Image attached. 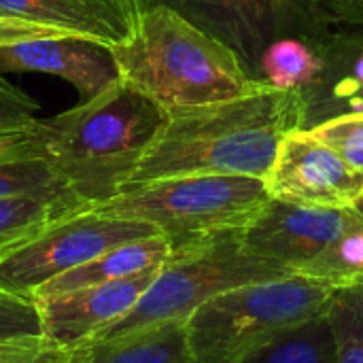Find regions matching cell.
<instances>
[{
    "mask_svg": "<svg viewBox=\"0 0 363 363\" xmlns=\"http://www.w3.org/2000/svg\"><path fill=\"white\" fill-rule=\"evenodd\" d=\"M306 108L302 91L264 87L234 100L164 111V123L125 187L198 174L266 179L281 140L302 128Z\"/></svg>",
    "mask_w": 363,
    "mask_h": 363,
    "instance_id": "1",
    "label": "cell"
},
{
    "mask_svg": "<svg viewBox=\"0 0 363 363\" xmlns=\"http://www.w3.org/2000/svg\"><path fill=\"white\" fill-rule=\"evenodd\" d=\"M119 77L164 111L242 98L268 87L219 38L166 4H151L111 47Z\"/></svg>",
    "mask_w": 363,
    "mask_h": 363,
    "instance_id": "2",
    "label": "cell"
},
{
    "mask_svg": "<svg viewBox=\"0 0 363 363\" xmlns=\"http://www.w3.org/2000/svg\"><path fill=\"white\" fill-rule=\"evenodd\" d=\"M164 123V108L121 77L40 125L45 160L89 206L117 196Z\"/></svg>",
    "mask_w": 363,
    "mask_h": 363,
    "instance_id": "3",
    "label": "cell"
},
{
    "mask_svg": "<svg viewBox=\"0 0 363 363\" xmlns=\"http://www.w3.org/2000/svg\"><path fill=\"white\" fill-rule=\"evenodd\" d=\"M268 202L264 179L198 174L130 185L91 208L147 223L168 238L172 249H179L240 234Z\"/></svg>",
    "mask_w": 363,
    "mask_h": 363,
    "instance_id": "4",
    "label": "cell"
},
{
    "mask_svg": "<svg viewBox=\"0 0 363 363\" xmlns=\"http://www.w3.org/2000/svg\"><path fill=\"white\" fill-rule=\"evenodd\" d=\"M332 287L300 274L230 289L187 319L194 363H242L251 353L325 313Z\"/></svg>",
    "mask_w": 363,
    "mask_h": 363,
    "instance_id": "5",
    "label": "cell"
},
{
    "mask_svg": "<svg viewBox=\"0 0 363 363\" xmlns=\"http://www.w3.org/2000/svg\"><path fill=\"white\" fill-rule=\"evenodd\" d=\"M240 234L172 249L138 304L89 340L117 338L168 321H185L219 294L291 274L287 268L245 251Z\"/></svg>",
    "mask_w": 363,
    "mask_h": 363,
    "instance_id": "6",
    "label": "cell"
},
{
    "mask_svg": "<svg viewBox=\"0 0 363 363\" xmlns=\"http://www.w3.org/2000/svg\"><path fill=\"white\" fill-rule=\"evenodd\" d=\"M160 234L155 228L98 211H77L0 259V287L32 296L45 283L119 245Z\"/></svg>",
    "mask_w": 363,
    "mask_h": 363,
    "instance_id": "7",
    "label": "cell"
},
{
    "mask_svg": "<svg viewBox=\"0 0 363 363\" xmlns=\"http://www.w3.org/2000/svg\"><path fill=\"white\" fill-rule=\"evenodd\" d=\"M264 181L272 200L300 206L353 208L363 194V172L302 128L281 140Z\"/></svg>",
    "mask_w": 363,
    "mask_h": 363,
    "instance_id": "8",
    "label": "cell"
},
{
    "mask_svg": "<svg viewBox=\"0 0 363 363\" xmlns=\"http://www.w3.org/2000/svg\"><path fill=\"white\" fill-rule=\"evenodd\" d=\"M357 219L359 213L355 208L300 206L270 198L255 221L242 230L240 242L251 255L296 274Z\"/></svg>",
    "mask_w": 363,
    "mask_h": 363,
    "instance_id": "9",
    "label": "cell"
},
{
    "mask_svg": "<svg viewBox=\"0 0 363 363\" xmlns=\"http://www.w3.org/2000/svg\"><path fill=\"white\" fill-rule=\"evenodd\" d=\"M160 270L162 266L104 285L55 296H32L38 306L43 338L64 351L94 338L138 304Z\"/></svg>",
    "mask_w": 363,
    "mask_h": 363,
    "instance_id": "10",
    "label": "cell"
},
{
    "mask_svg": "<svg viewBox=\"0 0 363 363\" xmlns=\"http://www.w3.org/2000/svg\"><path fill=\"white\" fill-rule=\"evenodd\" d=\"M145 6L166 4L223 40L262 81L259 62L266 47L281 34L287 13L283 0H143Z\"/></svg>",
    "mask_w": 363,
    "mask_h": 363,
    "instance_id": "11",
    "label": "cell"
},
{
    "mask_svg": "<svg viewBox=\"0 0 363 363\" xmlns=\"http://www.w3.org/2000/svg\"><path fill=\"white\" fill-rule=\"evenodd\" d=\"M0 70L53 74L79 94L85 102L119 79L115 53L108 45L83 38H36L0 47Z\"/></svg>",
    "mask_w": 363,
    "mask_h": 363,
    "instance_id": "12",
    "label": "cell"
},
{
    "mask_svg": "<svg viewBox=\"0 0 363 363\" xmlns=\"http://www.w3.org/2000/svg\"><path fill=\"white\" fill-rule=\"evenodd\" d=\"M143 11V0H0L4 17L60 28L108 47L132 34Z\"/></svg>",
    "mask_w": 363,
    "mask_h": 363,
    "instance_id": "13",
    "label": "cell"
},
{
    "mask_svg": "<svg viewBox=\"0 0 363 363\" xmlns=\"http://www.w3.org/2000/svg\"><path fill=\"white\" fill-rule=\"evenodd\" d=\"M66 363H194L187 319L66 349Z\"/></svg>",
    "mask_w": 363,
    "mask_h": 363,
    "instance_id": "14",
    "label": "cell"
},
{
    "mask_svg": "<svg viewBox=\"0 0 363 363\" xmlns=\"http://www.w3.org/2000/svg\"><path fill=\"white\" fill-rule=\"evenodd\" d=\"M170 253H172V247H170L168 238H164L162 234L132 240V242L119 245L115 249H108L102 255L89 259L87 264L45 283L32 296H55V294L83 289V287H94V285L130 279V277H136L151 268L164 266L168 262Z\"/></svg>",
    "mask_w": 363,
    "mask_h": 363,
    "instance_id": "15",
    "label": "cell"
},
{
    "mask_svg": "<svg viewBox=\"0 0 363 363\" xmlns=\"http://www.w3.org/2000/svg\"><path fill=\"white\" fill-rule=\"evenodd\" d=\"M89 208L72 189H49L0 198V259L55 221Z\"/></svg>",
    "mask_w": 363,
    "mask_h": 363,
    "instance_id": "16",
    "label": "cell"
},
{
    "mask_svg": "<svg viewBox=\"0 0 363 363\" xmlns=\"http://www.w3.org/2000/svg\"><path fill=\"white\" fill-rule=\"evenodd\" d=\"M242 363H334V340L325 313L283 332Z\"/></svg>",
    "mask_w": 363,
    "mask_h": 363,
    "instance_id": "17",
    "label": "cell"
},
{
    "mask_svg": "<svg viewBox=\"0 0 363 363\" xmlns=\"http://www.w3.org/2000/svg\"><path fill=\"white\" fill-rule=\"evenodd\" d=\"M321 70L323 64L313 49L294 38L272 40L259 62L262 81L281 91H300V87L313 83Z\"/></svg>",
    "mask_w": 363,
    "mask_h": 363,
    "instance_id": "18",
    "label": "cell"
},
{
    "mask_svg": "<svg viewBox=\"0 0 363 363\" xmlns=\"http://www.w3.org/2000/svg\"><path fill=\"white\" fill-rule=\"evenodd\" d=\"M296 274L321 281L332 289L363 283V217L342 232L323 253Z\"/></svg>",
    "mask_w": 363,
    "mask_h": 363,
    "instance_id": "19",
    "label": "cell"
},
{
    "mask_svg": "<svg viewBox=\"0 0 363 363\" xmlns=\"http://www.w3.org/2000/svg\"><path fill=\"white\" fill-rule=\"evenodd\" d=\"M325 317L334 340V363H363V283L334 289Z\"/></svg>",
    "mask_w": 363,
    "mask_h": 363,
    "instance_id": "20",
    "label": "cell"
},
{
    "mask_svg": "<svg viewBox=\"0 0 363 363\" xmlns=\"http://www.w3.org/2000/svg\"><path fill=\"white\" fill-rule=\"evenodd\" d=\"M49 189L70 187L60 179V174L51 168L45 155H28L0 162V198Z\"/></svg>",
    "mask_w": 363,
    "mask_h": 363,
    "instance_id": "21",
    "label": "cell"
},
{
    "mask_svg": "<svg viewBox=\"0 0 363 363\" xmlns=\"http://www.w3.org/2000/svg\"><path fill=\"white\" fill-rule=\"evenodd\" d=\"M308 132L336 151L351 168L363 172V111L330 117Z\"/></svg>",
    "mask_w": 363,
    "mask_h": 363,
    "instance_id": "22",
    "label": "cell"
},
{
    "mask_svg": "<svg viewBox=\"0 0 363 363\" xmlns=\"http://www.w3.org/2000/svg\"><path fill=\"white\" fill-rule=\"evenodd\" d=\"M23 340H45L36 300L0 287V342Z\"/></svg>",
    "mask_w": 363,
    "mask_h": 363,
    "instance_id": "23",
    "label": "cell"
},
{
    "mask_svg": "<svg viewBox=\"0 0 363 363\" xmlns=\"http://www.w3.org/2000/svg\"><path fill=\"white\" fill-rule=\"evenodd\" d=\"M38 113L40 104L0 74V136L36 134L43 123Z\"/></svg>",
    "mask_w": 363,
    "mask_h": 363,
    "instance_id": "24",
    "label": "cell"
},
{
    "mask_svg": "<svg viewBox=\"0 0 363 363\" xmlns=\"http://www.w3.org/2000/svg\"><path fill=\"white\" fill-rule=\"evenodd\" d=\"M0 363H66V351L47 340L0 342Z\"/></svg>",
    "mask_w": 363,
    "mask_h": 363,
    "instance_id": "25",
    "label": "cell"
},
{
    "mask_svg": "<svg viewBox=\"0 0 363 363\" xmlns=\"http://www.w3.org/2000/svg\"><path fill=\"white\" fill-rule=\"evenodd\" d=\"M283 6L287 17L300 6L325 19L363 21V0H283Z\"/></svg>",
    "mask_w": 363,
    "mask_h": 363,
    "instance_id": "26",
    "label": "cell"
},
{
    "mask_svg": "<svg viewBox=\"0 0 363 363\" xmlns=\"http://www.w3.org/2000/svg\"><path fill=\"white\" fill-rule=\"evenodd\" d=\"M60 36H74V34L60 30V28L30 23L23 19L0 15V47L26 43V40H36V38H60Z\"/></svg>",
    "mask_w": 363,
    "mask_h": 363,
    "instance_id": "27",
    "label": "cell"
},
{
    "mask_svg": "<svg viewBox=\"0 0 363 363\" xmlns=\"http://www.w3.org/2000/svg\"><path fill=\"white\" fill-rule=\"evenodd\" d=\"M28 155H45L40 145V130L36 134H23V136H0V162L28 157Z\"/></svg>",
    "mask_w": 363,
    "mask_h": 363,
    "instance_id": "28",
    "label": "cell"
},
{
    "mask_svg": "<svg viewBox=\"0 0 363 363\" xmlns=\"http://www.w3.org/2000/svg\"><path fill=\"white\" fill-rule=\"evenodd\" d=\"M355 85L363 87V53L362 57L357 60V64H355Z\"/></svg>",
    "mask_w": 363,
    "mask_h": 363,
    "instance_id": "29",
    "label": "cell"
},
{
    "mask_svg": "<svg viewBox=\"0 0 363 363\" xmlns=\"http://www.w3.org/2000/svg\"><path fill=\"white\" fill-rule=\"evenodd\" d=\"M353 208H355V211H357V213H359V215H362V217H363V194H362V198L357 200V204H355Z\"/></svg>",
    "mask_w": 363,
    "mask_h": 363,
    "instance_id": "30",
    "label": "cell"
},
{
    "mask_svg": "<svg viewBox=\"0 0 363 363\" xmlns=\"http://www.w3.org/2000/svg\"><path fill=\"white\" fill-rule=\"evenodd\" d=\"M353 102H355V106H357V111H363V96H357V98H355Z\"/></svg>",
    "mask_w": 363,
    "mask_h": 363,
    "instance_id": "31",
    "label": "cell"
}]
</instances>
